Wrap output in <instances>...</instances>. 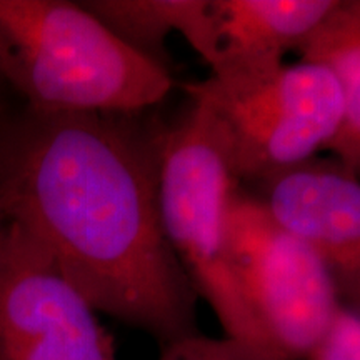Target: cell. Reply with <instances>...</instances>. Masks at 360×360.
<instances>
[{"instance_id": "cell-7", "label": "cell", "mask_w": 360, "mask_h": 360, "mask_svg": "<svg viewBox=\"0 0 360 360\" xmlns=\"http://www.w3.org/2000/svg\"><path fill=\"white\" fill-rule=\"evenodd\" d=\"M260 186L272 217L326 265L342 305L360 310V182L354 172L314 157Z\"/></svg>"}, {"instance_id": "cell-4", "label": "cell", "mask_w": 360, "mask_h": 360, "mask_svg": "<svg viewBox=\"0 0 360 360\" xmlns=\"http://www.w3.org/2000/svg\"><path fill=\"white\" fill-rule=\"evenodd\" d=\"M212 117L233 177L262 184L330 146L344 119L340 85L326 67L299 60L264 82L224 90L187 85Z\"/></svg>"}, {"instance_id": "cell-8", "label": "cell", "mask_w": 360, "mask_h": 360, "mask_svg": "<svg viewBox=\"0 0 360 360\" xmlns=\"http://www.w3.org/2000/svg\"><path fill=\"white\" fill-rule=\"evenodd\" d=\"M335 0H210L215 62L209 80L240 90L276 75Z\"/></svg>"}, {"instance_id": "cell-6", "label": "cell", "mask_w": 360, "mask_h": 360, "mask_svg": "<svg viewBox=\"0 0 360 360\" xmlns=\"http://www.w3.org/2000/svg\"><path fill=\"white\" fill-rule=\"evenodd\" d=\"M0 360H117L96 310L8 220L0 229Z\"/></svg>"}, {"instance_id": "cell-13", "label": "cell", "mask_w": 360, "mask_h": 360, "mask_svg": "<svg viewBox=\"0 0 360 360\" xmlns=\"http://www.w3.org/2000/svg\"><path fill=\"white\" fill-rule=\"evenodd\" d=\"M4 224H6V217H4L2 212H0V229L4 227Z\"/></svg>"}, {"instance_id": "cell-1", "label": "cell", "mask_w": 360, "mask_h": 360, "mask_svg": "<svg viewBox=\"0 0 360 360\" xmlns=\"http://www.w3.org/2000/svg\"><path fill=\"white\" fill-rule=\"evenodd\" d=\"M0 212L47 250L97 314L164 345L200 332L165 237L159 127L137 114H27L0 134Z\"/></svg>"}, {"instance_id": "cell-11", "label": "cell", "mask_w": 360, "mask_h": 360, "mask_svg": "<svg viewBox=\"0 0 360 360\" xmlns=\"http://www.w3.org/2000/svg\"><path fill=\"white\" fill-rule=\"evenodd\" d=\"M159 360H282L232 337H212L197 332L162 347Z\"/></svg>"}, {"instance_id": "cell-5", "label": "cell", "mask_w": 360, "mask_h": 360, "mask_svg": "<svg viewBox=\"0 0 360 360\" xmlns=\"http://www.w3.org/2000/svg\"><path fill=\"white\" fill-rule=\"evenodd\" d=\"M225 238L238 287L270 347L283 360H304L342 305L326 265L260 197L238 187L227 204Z\"/></svg>"}, {"instance_id": "cell-2", "label": "cell", "mask_w": 360, "mask_h": 360, "mask_svg": "<svg viewBox=\"0 0 360 360\" xmlns=\"http://www.w3.org/2000/svg\"><path fill=\"white\" fill-rule=\"evenodd\" d=\"M0 79L47 114H141L174 87L165 67L69 0H0Z\"/></svg>"}, {"instance_id": "cell-9", "label": "cell", "mask_w": 360, "mask_h": 360, "mask_svg": "<svg viewBox=\"0 0 360 360\" xmlns=\"http://www.w3.org/2000/svg\"><path fill=\"white\" fill-rule=\"evenodd\" d=\"M82 6L117 37L165 69V40L172 32L182 35L207 65H214L210 0H89Z\"/></svg>"}, {"instance_id": "cell-10", "label": "cell", "mask_w": 360, "mask_h": 360, "mask_svg": "<svg viewBox=\"0 0 360 360\" xmlns=\"http://www.w3.org/2000/svg\"><path fill=\"white\" fill-rule=\"evenodd\" d=\"M295 51L302 62L326 67L340 85L344 119L327 148L354 172L360 167V2H335Z\"/></svg>"}, {"instance_id": "cell-12", "label": "cell", "mask_w": 360, "mask_h": 360, "mask_svg": "<svg viewBox=\"0 0 360 360\" xmlns=\"http://www.w3.org/2000/svg\"><path fill=\"white\" fill-rule=\"evenodd\" d=\"M304 360H360V310L340 305L326 334Z\"/></svg>"}, {"instance_id": "cell-3", "label": "cell", "mask_w": 360, "mask_h": 360, "mask_svg": "<svg viewBox=\"0 0 360 360\" xmlns=\"http://www.w3.org/2000/svg\"><path fill=\"white\" fill-rule=\"evenodd\" d=\"M191 101L177 124L159 127V205L165 237L199 299L219 319L224 335L277 355L229 259L225 214L237 180L209 110Z\"/></svg>"}]
</instances>
